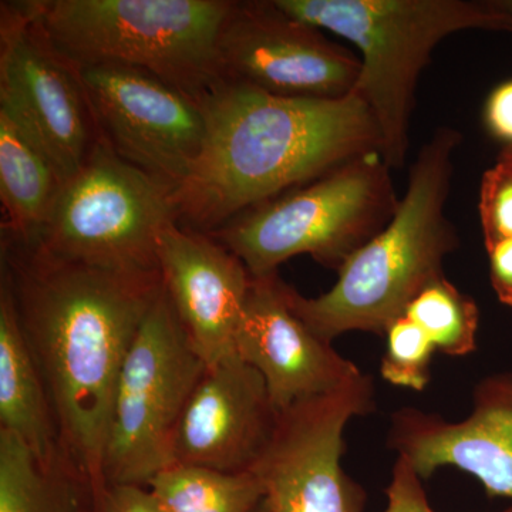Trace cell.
<instances>
[{"label": "cell", "instance_id": "obj_28", "mask_svg": "<svg viewBox=\"0 0 512 512\" xmlns=\"http://www.w3.org/2000/svg\"><path fill=\"white\" fill-rule=\"evenodd\" d=\"M498 161L512 164V144L504 146L503 150H501L500 156H498Z\"/></svg>", "mask_w": 512, "mask_h": 512}, {"label": "cell", "instance_id": "obj_5", "mask_svg": "<svg viewBox=\"0 0 512 512\" xmlns=\"http://www.w3.org/2000/svg\"><path fill=\"white\" fill-rule=\"evenodd\" d=\"M79 67H136L200 100L221 83L217 39L231 0H35Z\"/></svg>", "mask_w": 512, "mask_h": 512}, {"label": "cell", "instance_id": "obj_17", "mask_svg": "<svg viewBox=\"0 0 512 512\" xmlns=\"http://www.w3.org/2000/svg\"><path fill=\"white\" fill-rule=\"evenodd\" d=\"M0 430L18 437L43 467H69L60 448L59 431L49 393L23 335L8 281L2 276Z\"/></svg>", "mask_w": 512, "mask_h": 512}, {"label": "cell", "instance_id": "obj_24", "mask_svg": "<svg viewBox=\"0 0 512 512\" xmlns=\"http://www.w3.org/2000/svg\"><path fill=\"white\" fill-rule=\"evenodd\" d=\"M421 481L410 461L397 457L386 490L387 508L383 512H433Z\"/></svg>", "mask_w": 512, "mask_h": 512}, {"label": "cell", "instance_id": "obj_23", "mask_svg": "<svg viewBox=\"0 0 512 512\" xmlns=\"http://www.w3.org/2000/svg\"><path fill=\"white\" fill-rule=\"evenodd\" d=\"M478 210L485 247L512 238V164L497 161L485 171Z\"/></svg>", "mask_w": 512, "mask_h": 512}, {"label": "cell", "instance_id": "obj_2", "mask_svg": "<svg viewBox=\"0 0 512 512\" xmlns=\"http://www.w3.org/2000/svg\"><path fill=\"white\" fill-rule=\"evenodd\" d=\"M200 103L204 148L174 202L178 224L202 234L339 165L380 154L379 128L355 94L296 99L222 82Z\"/></svg>", "mask_w": 512, "mask_h": 512}, {"label": "cell", "instance_id": "obj_19", "mask_svg": "<svg viewBox=\"0 0 512 512\" xmlns=\"http://www.w3.org/2000/svg\"><path fill=\"white\" fill-rule=\"evenodd\" d=\"M0 512H94L93 490L69 467H43L0 430Z\"/></svg>", "mask_w": 512, "mask_h": 512}, {"label": "cell", "instance_id": "obj_16", "mask_svg": "<svg viewBox=\"0 0 512 512\" xmlns=\"http://www.w3.org/2000/svg\"><path fill=\"white\" fill-rule=\"evenodd\" d=\"M157 261L164 291L207 366L235 355V336L252 275L211 235L181 227L161 231Z\"/></svg>", "mask_w": 512, "mask_h": 512}, {"label": "cell", "instance_id": "obj_25", "mask_svg": "<svg viewBox=\"0 0 512 512\" xmlns=\"http://www.w3.org/2000/svg\"><path fill=\"white\" fill-rule=\"evenodd\" d=\"M94 512H160V510L147 487L107 485L94 498Z\"/></svg>", "mask_w": 512, "mask_h": 512}, {"label": "cell", "instance_id": "obj_10", "mask_svg": "<svg viewBox=\"0 0 512 512\" xmlns=\"http://www.w3.org/2000/svg\"><path fill=\"white\" fill-rule=\"evenodd\" d=\"M375 410V386L363 376L338 392L292 404L252 473L264 487L251 512H363L366 494L342 468L343 431Z\"/></svg>", "mask_w": 512, "mask_h": 512}, {"label": "cell", "instance_id": "obj_15", "mask_svg": "<svg viewBox=\"0 0 512 512\" xmlns=\"http://www.w3.org/2000/svg\"><path fill=\"white\" fill-rule=\"evenodd\" d=\"M389 444L421 480L441 467H456L476 477L488 497L512 500V375L478 383L473 413L458 423L412 407L399 410Z\"/></svg>", "mask_w": 512, "mask_h": 512}, {"label": "cell", "instance_id": "obj_11", "mask_svg": "<svg viewBox=\"0 0 512 512\" xmlns=\"http://www.w3.org/2000/svg\"><path fill=\"white\" fill-rule=\"evenodd\" d=\"M217 60L221 83L296 99H343L360 73L359 57L289 15L276 0H231Z\"/></svg>", "mask_w": 512, "mask_h": 512}, {"label": "cell", "instance_id": "obj_7", "mask_svg": "<svg viewBox=\"0 0 512 512\" xmlns=\"http://www.w3.org/2000/svg\"><path fill=\"white\" fill-rule=\"evenodd\" d=\"M207 367L163 289L117 380L104 448L107 485L148 487L173 466L178 424Z\"/></svg>", "mask_w": 512, "mask_h": 512}, {"label": "cell", "instance_id": "obj_4", "mask_svg": "<svg viewBox=\"0 0 512 512\" xmlns=\"http://www.w3.org/2000/svg\"><path fill=\"white\" fill-rule=\"evenodd\" d=\"M289 15L360 52L355 94L379 128L380 156L399 170L410 148L419 77L434 49L463 30L512 32V0H276Z\"/></svg>", "mask_w": 512, "mask_h": 512}, {"label": "cell", "instance_id": "obj_1", "mask_svg": "<svg viewBox=\"0 0 512 512\" xmlns=\"http://www.w3.org/2000/svg\"><path fill=\"white\" fill-rule=\"evenodd\" d=\"M0 264L49 393L64 461L96 498L107 487L104 448L117 380L163 292L160 271L66 261L5 235Z\"/></svg>", "mask_w": 512, "mask_h": 512}, {"label": "cell", "instance_id": "obj_22", "mask_svg": "<svg viewBox=\"0 0 512 512\" xmlns=\"http://www.w3.org/2000/svg\"><path fill=\"white\" fill-rule=\"evenodd\" d=\"M386 350L380 373L387 383L404 389H426L430 383L431 360L436 346L409 316L394 319L386 332Z\"/></svg>", "mask_w": 512, "mask_h": 512}, {"label": "cell", "instance_id": "obj_3", "mask_svg": "<svg viewBox=\"0 0 512 512\" xmlns=\"http://www.w3.org/2000/svg\"><path fill=\"white\" fill-rule=\"evenodd\" d=\"M460 144L457 130L441 127L421 147L392 220L343 262L328 292L305 298L289 285L293 312L319 338L332 343L353 330L384 335L421 289L444 276V259L460 244L446 215Z\"/></svg>", "mask_w": 512, "mask_h": 512}, {"label": "cell", "instance_id": "obj_14", "mask_svg": "<svg viewBox=\"0 0 512 512\" xmlns=\"http://www.w3.org/2000/svg\"><path fill=\"white\" fill-rule=\"evenodd\" d=\"M265 380L241 357L207 367L178 424L173 464L248 473L279 420Z\"/></svg>", "mask_w": 512, "mask_h": 512}, {"label": "cell", "instance_id": "obj_6", "mask_svg": "<svg viewBox=\"0 0 512 512\" xmlns=\"http://www.w3.org/2000/svg\"><path fill=\"white\" fill-rule=\"evenodd\" d=\"M399 202L392 168L372 153L255 205L208 235L252 276L274 274L303 254L338 271L389 224Z\"/></svg>", "mask_w": 512, "mask_h": 512}, {"label": "cell", "instance_id": "obj_20", "mask_svg": "<svg viewBox=\"0 0 512 512\" xmlns=\"http://www.w3.org/2000/svg\"><path fill=\"white\" fill-rule=\"evenodd\" d=\"M160 512H251L264 495L252 471L221 473L173 464L148 484Z\"/></svg>", "mask_w": 512, "mask_h": 512}, {"label": "cell", "instance_id": "obj_13", "mask_svg": "<svg viewBox=\"0 0 512 512\" xmlns=\"http://www.w3.org/2000/svg\"><path fill=\"white\" fill-rule=\"evenodd\" d=\"M288 292L279 272L252 276L234 346L235 355L265 380L279 412L365 376L293 312Z\"/></svg>", "mask_w": 512, "mask_h": 512}, {"label": "cell", "instance_id": "obj_26", "mask_svg": "<svg viewBox=\"0 0 512 512\" xmlns=\"http://www.w3.org/2000/svg\"><path fill=\"white\" fill-rule=\"evenodd\" d=\"M484 123L488 133L505 146L512 144V80L495 87L484 107Z\"/></svg>", "mask_w": 512, "mask_h": 512}, {"label": "cell", "instance_id": "obj_29", "mask_svg": "<svg viewBox=\"0 0 512 512\" xmlns=\"http://www.w3.org/2000/svg\"><path fill=\"white\" fill-rule=\"evenodd\" d=\"M503 512H512V507L507 508V510H505V511H503Z\"/></svg>", "mask_w": 512, "mask_h": 512}, {"label": "cell", "instance_id": "obj_12", "mask_svg": "<svg viewBox=\"0 0 512 512\" xmlns=\"http://www.w3.org/2000/svg\"><path fill=\"white\" fill-rule=\"evenodd\" d=\"M80 73L101 136L127 163L177 190L204 148L200 100L123 64H90Z\"/></svg>", "mask_w": 512, "mask_h": 512}, {"label": "cell", "instance_id": "obj_9", "mask_svg": "<svg viewBox=\"0 0 512 512\" xmlns=\"http://www.w3.org/2000/svg\"><path fill=\"white\" fill-rule=\"evenodd\" d=\"M0 107L39 141L66 180L101 136L80 67L53 42L35 0L0 6Z\"/></svg>", "mask_w": 512, "mask_h": 512}, {"label": "cell", "instance_id": "obj_27", "mask_svg": "<svg viewBox=\"0 0 512 512\" xmlns=\"http://www.w3.org/2000/svg\"><path fill=\"white\" fill-rule=\"evenodd\" d=\"M490 262L491 285L498 301L512 308V238L485 247Z\"/></svg>", "mask_w": 512, "mask_h": 512}, {"label": "cell", "instance_id": "obj_21", "mask_svg": "<svg viewBox=\"0 0 512 512\" xmlns=\"http://www.w3.org/2000/svg\"><path fill=\"white\" fill-rule=\"evenodd\" d=\"M404 315L427 333L441 353L466 356L477 349L480 320L477 303L458 291L446 276L421 289Z\"/></svg>", "mask_w": 512, "mask_h": 512}, {"label": "cell", "instance_id": "obj_8", "mask_svg": "<svg viewBox=\"0 0 512 512\" xmlns=\"http://www.w3.org/2000/svg\"><path fill=\"white\" fill-rule=\"evenodd\" d=\"M175 222L174 188L127 163L100 136L33 247L101 268L160 271L158 237Z\"/></svg>", "mask_w": 512, "mask_h": 512}, {"label": "cell", "instance_id": "obj_18", "mask_svg": "<svg viewBox=\"0 0 512 512\" xmlns=\"http://www.w3.org/2000/svg\"><path fill=\"white\" fill-rule=\"evenodd\" d=\"M66 183L39 141L0 107V198L6 215L2 235L36 244Z\"/></svg>", "mask_w": 512, "mask_h": 512}]
</instances>
